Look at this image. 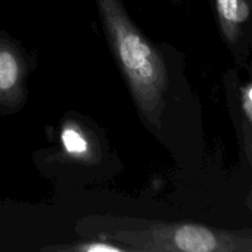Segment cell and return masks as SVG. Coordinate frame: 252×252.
Segmentation results:
<instances>
[{"instance_id":"6da1fadb","label":"cell","mask_w":252,"mask_h":252,"mask_svg":"<svg viewBox=\"0 0 252 252\" xmlns=\"http://www.w3.org/2000/svg\"><path fill=\"white\" fill-rule=\"evenodd\" d=\"M113 58L125 76L137 110L153 133H160L169 90L161 53L128 15L122 0H96Z\"/></svg>"},{"instance_id":"7a4b0ae2","label":"cell","mask_w":252,"mask_h":252,"mask_svg":"<svg viewBox=\"0 0 252 252\" xmlns=\"http://www.w3.org/2000/svg\"><path fill=\"white\" fill-rule=\"evenodd\" d=\"M101 236L139 252H252V229L223 230L196 223L147 221Z\"/></svg>"},{"instance_id":"3957f363","label":"cell","mask_w":252,"mask_h":252,"mask_svg":"<svg viewBox=\"0 0 252 252\" xmlns=\"http://www.w3.org/2000/svg\"><path fill=\"white\" fill-rule=\"evenodd\" d=\"M27 63L19 44L0 32V115L16 111L26 97Z\"/></svg>"},{"instance_id":"277c9868","label":"cell","mask_w":252,"mask_h":252,"mask_svg":"<svg viewBox=\"0 0 252 252\" xmlns=\"http://www.w3.org/2000/svg\"><path fill=\"white\" fill-rule=\"evenodd\" d=\"M214 4L224 41L240 58L252 22V0H214Z\"/></svg>"},{"instance_id":"5b68a950","label":"cell","mask_w":252,"mask_h":252,"mask_svg":"<svg viewBox=\"0 0 252 252\" xmlns=\"http://www.w3.org/2000/svg\"><path fill=\"white\" fill-rule=\"evenodd\" d=\"M62 142L68 154L76 158H85L89 154V142L83 130L79 129L75 125H66L62 130Z\"/></svg>"},{"instance_id":"8992f818","label":"cell","mask_w":252,"mask_h":252,"mask_svg":"<svg viewBox=\"0 0 252 252\" xmlns=\"http://www.w3.org/2000/svg\"><path fill=\"white\" fill-rule=\"evenodd\" d=\"M101 240L86 241V243L76 244L71 246H57V248H47L44 250L49 251H74V252H125L129 251L121 244H113L112 240L101 236Z\"/></svg>"},{"instance_id":"52a82bcc","label":"cell","mask_w":252,"mask_h":252,"mask_svg":"<svg viewBox=\"0 0 252 252\" xmlns=\"http://www.w3.org/2000/svg\"><path fill=\"white\" fill-rule=\"evenodd\" d=\"M240 129H241V139H243V148L245 152L246 159H248L249 165L251 169V191L249 194L248 204L252 212V126L249 125L245 120L240 121Z\"/></svg>"},{"instance_id":"ba28073f","label":"cell","mask_w":252,"mask_h":252,"mask_svg":"<svg viewBox=\"0 0 252 252\" xmlns=\"http://www.w3.org/2000/svg\"><path fill=\"white\" fill-rule=\"evenodd\" d=\"M240 108L243 113L241 120L252 126V65L250 80L240 88Z\"/></svg>"}]
</instances>
